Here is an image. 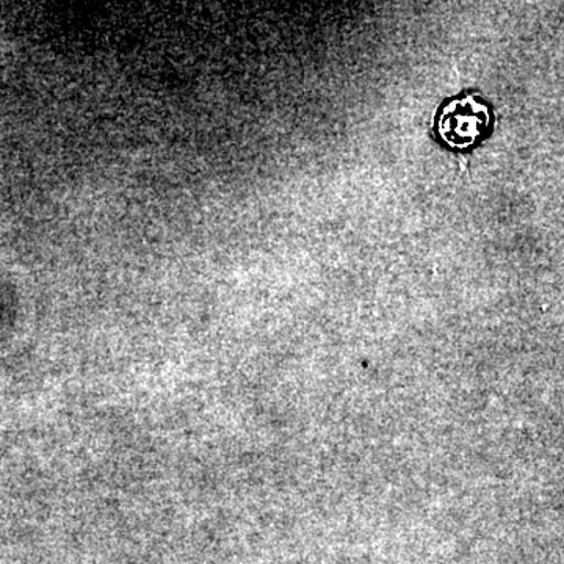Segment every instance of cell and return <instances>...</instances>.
<instances>
[{
	"label": "cell",
	"instance_id": "obj_1",
	"mask_svg": "<svg viewBox=\"0 0 564 564\" xmlns=\"http://www.w3.org/2000/svg\"><path fill=\"white\" fill-rule=\"evenodd\" d=\"M492 124V115L477 96H464L448 102L437 118V135L452 150L466 151L488 135Z\"/></svg>",
	"mask_w": 564,
	"mask_h": 564
}]
</instances>
